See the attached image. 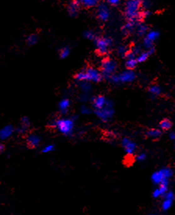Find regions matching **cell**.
<instances>
[{
	"label": "cell",
	"instance_id": "obj_40",
	"mask_svg": "<svg viewBox=\"0 0 175 215\" xmlns=\"http://www.w3.org/2000/svg\"><path fill=\"white\" fill-rule=\"evenodd\" d=\"M75 1H77V0H75Z\"/></svg>",
	"mask_w": 175,
	"mask_h": 215
},
{
	"label": "cell",
	"instance_id": "obj_4",
	"mask_svg": "<svg viewBox=\"0 0 175 215\" xmlns=\"http://www.w3.org/2000/svg\"><path fill=\"white\" fill-rule=\"evenodd\" d=\"M173 170L171 168L165 167L162 168L157 171H154L151 176V181L155 185H159L164 182H169V179L172 177Z\"/></svg>",
	"mask_w": 175,
	"mask_h": 215
},
{
	"label": "cell",
	"instance_id": "obj_35",
	"mask_svg": "<svg viewBox=\"0 0 175 215\" xmlns=\"http://www.w3.org/2000/svg\"><path fill=\"white\" fill-rule=\"evenodd\" d=\"M21 125L28 128V127L29 126V125H30L29 119H28V117H26V116H25V117L22 118L21 119Z\"/></svg>",
	"mask_w": 175,
	"mask_h": 215
},
{
	"label": "cell",
	"instance_id": "obj_24",
	"mask_svg": "<svg viewBox=\"0 0 175 215\" xmlns=\"http://www.w3.org/2000/svg\"><path fill=\"white\" fill-rule=\"evenodd\" d=\"M134 28H135V22L128 21V23L122 28V31L124 34H128L134 31Z\"/></svg>",
	"mask_w": 175,
	"mask_h": 215
},
{
	"label": "cell",
	"instance_id": "obj_33",
	"mask_svg": "<svg viewBox=\"0 0 175 215\" xmlns=\"http://www.w3.org/2000/svg\"><path fill=\"white\" fill-rule=\"evenodd\" d=\"M91 108H88V106L85 105H81V114H83V115H89L90 113H91Z\"/></svg>",
	"mask_w": 175,
	"mask_h": 215
},
{
	"label": "cell",
	"instance_id": "obj_34",
	"mask_svg": "<svg viewBox=\"0 0 175 215\" xmlns=\"http://www.w3.org/2000/svg\"><path fill=\"white\" fill-rule=\"evenodd\" d=\"M54 148H55V146H54V145L49 144L45 146L41 151H42V153H49V152H51V151H54Z\"/></svg>",
	"mask_w": 175,
	"mask_h": 215
},
{
	"label": "cell",
	"instance_id": "obj_12",
	"mask_svg": "<svg viewBox=\"0 0 175 215\" xmlns=\"http://www.w3.org/2000/svg\"><path fill=\"white\" fill-rule=\"evenodd\" d=\"M107 98L103 95H98V96H95L91 98V105L92 107L96 109H101L103 107H105L106 104L107 102Z\"/></svg>",
	"mask_w": 175,
	"mask_h": 215
},
{
	"label": "cell",
	"instance_id": "obj_9",
	"mask_svg": "<svg viewBox=\"0 0 175 215\" xmlns=\"http://www.w3.org/2000/svg\"><path fill=\"white\" fill-rule=\"evenodd\" d=\"M121 144L124 150L125 153L128 155H133L135 153L136 149H137V145L133 141H131L130 138L124 137L122 139Z\"/></svg>",
	"mask_w": 175,
	"mask_h": 215
},
{
	"label": "cell",
	"instance_id": "obj_27",
	"mask_svg": "<svg viewBox=\"0 0 175 215\" xmlns=\"http://www.w3.org/2000/svg\"><path fill=\"white\" fill-rule=\"evenodd\" d=\"M80 3L85 7L90 8L96 6L99 3V0H80Z\"/></svg>",
	"mask_w": 175,
	"mask_h": 215
},
{
	"label": "cell",
	"instance_id": "obj_39",
	"mask_svg": "<svg viewBox=\"0 0 175 215\" xmlns=\"http://www.w3.org/2000/svg\"><path fill=\"white\" fill-rule=\"evenodd\" d=\"M173 142H174V146H175V140H174V141H173Z\"/></svg>",
	"mask_w": 175,
	"mask_h": 215
},
{
	"label": "cell",
	"instance_id": "obj_13",
	"mask_svg": "<svg viewBox=\"0 0 175 215\" xmlns=\"http://www.w3.org/2000/svg\"><path fill=\"white\" fill-rule=\"evenodd\" d=\"M14 132V128L13 125H8L3 127L0 130V140H6L12 136V134Z\"/></svg>",
	"mask_w": 175,
	"mask_h": 215
},
{
	"label": "cell",
	"instance_id": "obj_10",
	"mask_svg": "<svg viewBox=\"0 0 175 215\" xmlns=\"http://www.w3.org/2000/svg\"><path fill=\"white\" fill-rule=\"evenodd\" d=\"M168 185H169V182H164L160 184L157 185V187H156L153 189L152 192V197L155 199H159L163 197V196L166 194V192L168 191Z\"/></svg>",
	"mask_w": 175,
	"mask_h": 215
},
{
	"label": "cell",
	"instance_id": "obj_30",
	"mask_svg": "<svg viewBox=\"0 0 175 215\" xmlns=\"http://www.w3.org/2000/svg\"><path fill=\"white\" fill-rule=\"evenodd\" d=\"M128 51L129 50H128V48H127L126 46L120 45V46H119L118 49H117V53H118V55H120V56L125 57Z\"/></svg>",
	"mask_w": 175,
	"mask_h": 215
},
{
	"label": "cell",
	"instance_id": "obj_36",
	"mask_svg": "<svg viewBox=\"0 0 175 215\" xmlns=\"http://www.w3.org/2000/svg\"><path fill=\"white\" fill-rule=\"evenodd\" d=\"M88 98H89V97H88V94L83 93L82 95H81V101H87Z\"/></svg>",
	"mask_w": 175,
	"mask_h": 215
},
{
	"label": "cell",
	"instance_id": "obj_11",
	"mask_svg": "<svg viewBox=\"0 0 175 215\" xmlns=\"http://www.w3.org/2000/svg\"><path fill=\"white\" fill-rule=\"evenodd\" d=\"M97 16L98 18L101 20V21H107L110 18V12L109 8L107 7V5L101 4L99 5L97 9Z\"/></svg>",
	"mask_w": 175,
	"mask_h": 215
},
{
	"label": "cell",
	"instance_id": "obj_7",
	"mask_svg": "<svg viewBox=\"0 0 175 215\" xmlns=\"http://www.w3.org/2000/svg\"><path fill=\"white\" fill-rule=\"evenodd\" d=\"M54 125L61 133L66 136H70L73 132L74 121L72 119H59L55 121Z\"/></svg>",
	"mask_w": 175,
	"mask_h": 215
},
{
	"label": "cell",
	"instance_id": "obj_37",
	"mask_svg": "<svg viewBox=\"0 0 175 215\" xmlns=\"http://www.w3.org/2000/svg\"><path fill=\"white\" fill-rule=\"evenodd\" d=\"M107 2L110 5H112V6H117V5H118L120 3V0H107Z\"/></svg>",
	"mask_w": 175,
	"mask_h": 215
},
{
	"label": "cell",
	"instance_id": "obj_15",
	"mask_svg": "<svg viewBox=\"0 0 175 215\" xmlns=\"http://www.w3.org/2000/svg\"><path fill=\"white\" fill-rule=\"evenodd\" d=\"M40 141H41V138L39 136L36 134H30L28 136V139H27V143L28 145L30 147H36L39 145Z\"/></svg>",
	"mask_w": 175,
	"mask_h": 215
},
{
	"label": "cell",
	"instance_id": "obj_38",
	"mask_svg": "<svg viewBox=\"0 0 175 215\" xmlns=\"http://www.w3.org/2000/svg\"><path fill=\"white\" fill-rule=\"evenodd\" d=\"M3 150H4V146H3V145H2V144H0V154L3 152Z\"/></svg>",
	"mask_w": 175,
	"mask_h": 215
},
{
	"label": "cell",
	"instance_id": "obj_21",
	"mask_svg": "<svg viewBox=\"0 0 175 215\" xmlns=\"http://www.w3.org/2000/svg\"><path fill=\"white\" fill-rule=\"evenodd\" d=\"M78 85H79L80 88L82 90L83 93L89 94L91 90V85L89 81H79Z\"/></svg>",
	"mask_w": 175,
	"mask_h": 215
},
{
	"label": "cell",
	"instance_id": "obj_31",
	"mask_svg": "<svg viewBox=\"0 0 175 215\" xmlns=\"http://www.w3.org/2000/svg\"><path fill=\"white\" fill-rule=\"evenodd\" d=\"M84 36L86 39L90 40V41H95L96 38V34H95L92 31H85L84 34Z\"/></svg>",
	"mask_w": 175,
	"mask_h": 215
},
{
	"label": "cell",
	"instance_id": "obj_26",
	"mask_svg": "<svg viewBox=\"0 0 175 215\" xmlns=\"http://www.w3.org/2000/svg\"><path fill=\"white\" fill-rule=\"evenodd\" d=\"M136 31H137L138 35L142 37V36H145V34H147L148 31V28L146 27V25L143 24V23H139L138 24L137 28H136Z\"/></svg>",
	"mask_w": 175,
	"mask_h": 215
},
{
	"label": "cell",
	"instance_id": "obj_23",
	"mask_svg": "<svg viewBox=\"0 0 175 215\" xmlns=\"http://www.w3.org/2000/svg\"><path fill=\"white\" fill-rule=\"evenodd\" d=\"M159 37H160V34H159L158 31H154V30H151V31H148L147 34H145V38L152 41V42H155V41L158 39Z\"/></svg>",
	"mask_w": 175,
	"mask_h": 215
},
{
	"label": "cell",
	"instance_id": "obj_17",
	"mask_svg": "<svg viewBox=\"0 0 175 215\" xmlns=\"http://www.w3.org/2000/svg\"><path fill=\"white\" fill-rule=\"evenodd\" d=\"M148 91H149V95L152 97H157L159 95H160L162 94V89L157 84H152L149 87L148 89Z\"/></svg>",
	"mask_w": 175,
	"mask_h": 215
},
{
	"label": "cell",
	"instance_id": "obj_22",
	"mask_svg": "<svg viewBox=\"0 0 175 215\" xmlns=\"http://www.w3.org/2000/svg\"><path fill=\"white\" fill-rule=\"evenodd\" d=\"M172 127V122L169 119H163L159 124V128L163 131H167Z\"/></svg>",
	"mask_w": 175,
	"mask_h": 215
},
{
	"label": "cell",
	"instance_id": "obj_28",
	"mask_svg": "<svg viewBox=\"0 0 175 215\" xmlns=\"http://www.w3.org/2000/svg\"><path fill=\"white\" fill-rule=\"evenodd\" d=\"M70 49L69 47H63L59 51V57L61 59H66L70 55Z\"/></svg>",
	"mask_w": 175,
	"mask_h": 215
},
{
	"label": "cell",
	"instance_id": "obj_29",
	"mask_svg": "<svg viewBox=\"0 0 175 215\" xmlns=\"http://www.w3.org/2000/svg\"><path fill=\"white\" fill-rule=\"evenodd\" d=\"M38 41V36L36 34H30L27 38V43L28 45H34Z\"/></svg>",
	"mask_w": 175,
	"mask_h": 215
},
{
	"label": "cell",
	"instance_id": "obj_25",
	"mask_svg": "<svg viewBox=\"0 0 175 215\" xmlns=\"http://www.w3.org/2000/svg\"><path fill=\"white\" fill-rule=\"evenodd\" d=\"M70 107V101L67 98H64L59 102V108L62 113H66Z\"/></svg>",
	"mask_w": 175,
	"mask_h": 215
},
{
	"label": "cell",
	"instance_id": "obj_6",
	"mask_svg": "<svg viewBox=\"0 0 175 215\" xmlns=\"http://www.w3.org/2000/svg\"><path fill=\"white\" fill-rule=\"evenodd\" d=\"M95 114L102 122H108L113 118V115H114L113 102L111 100H107L105 107L101 108V109L95 110Z\"/></svg>",
	"mask_w": 175,
	"mask_h": 215
},
{
	"label": "cell",
	"instance_id": "obj_5",
	"mask_svg": "<svg viewBox=\"0 0 175 215\" xmlns=\"http://www.w3.org/2000/svg\"><path fill=\"white\" fill-rule=\"evenodd\" d=\"M100 71L102 76L106 79H110L113 75L116 73L117 69V63L115 60L112 59H104L101 63Z\"/></svg>",
	"mask_w": 175,
	"mask_h": 215
},
{
	"label": "cell",
	"instance_id": "obj_1",
	"mask_svg": "<svg viewBox=\"0 0 175 215\" xmlns=\"http://www.w3.org/2000/svg\"><path fill=\"white\" fill-rule=\"evenodd\" d=\"M142 0H127L124 6V15L128 21L136 22L142 19Z\"/></svg>",
	"mask_w": 175,
	"mask_h": 215
},
{
	"label": "cell",
	"instance_id": "obj_32",
	"mask_svg": "<svg viewBox=\"0 0 175 215\" xmlns=\"http://www.w3.org/2000/svg\"><path fill=\"white\" fill-rule=\"evenodd\" d=\"M145 159H146V154H145V153L141 152V153H139V154L136 155V160H137L139 162L145 161Z\"/></svg>",
	"mask_w": 175,
	"mask_h": 215
},
{
	"label": "cell",
	"instance_id": "obj_16",
	"mask_svg": "<svg viewBox=\"0 0 175 215\" xmlns=\"http://www.w3.org/2000/svg\"><path fill=\"white\" fill-rule=\"evenodd\" d=\"M162 135V130L160 128H152L148 130L146 132V136L148 137L151 138V139H158Z\"/></svg>",
	"mask_w": 175,
	"mask_h": 215
},
{
	"label": "cell",
	"instance_id": "obj_3",
	"mask_svg": "<svg viewBox=\"0 0 175 215\" xmlns=\"http://www.w3.org/2000/svg\"><path fill=\"white\" fill-rule=\"evenodd\" d=\"M136 79V73L133 69L123 70L119 73H115L110 78V80L112 83L116 84H129L133 82Z\"/></svg>",
	"mask_w": 175,
	"mask_h": 215
},
{
	"label": "cell",
	"instance_id": "obj_19",
	"mask_svg": "<svg viewBox=\"0 0 175 215\" xmlns=\"http://www.w3.org/2000/svg\"><path fill=\"white\" fill-rule=\"evenodd\" d=\"M139 64L136 57H131V58H126V61H125V67L128 69H133L134 70V68L137 66Z\"/></svg>",
	"mask_w": 175,
	"mask_h": 215
},
{
	"label": "cell",
	"instance_id": "obj_18",
	"mask_svg": "<svg viewBox=\"0 0 175 215\" xmlns=\"http://www.w3.org/2000/svg\"><path fill=\"white\" fill-rule=\"evenodd\" d=\"M79 3H78V1H73L68 6V13H70V16L72 17H75V16L78 14V10H79Z\"/></svg>",
	"mask_w": 175,
	"mask_h": 215
},
{
	"label": "cell",
	"instance_id": "obj_8",
	"mask_svg": "<svg viewBox=\"0 0 175 215\" xmlns=\"http://www.w3.org/2000/svg\"><path fill=\"white\" fill-rule=\"evenodd\" d=\"M96 49L100 55H107L112 45V40L109 38H96L95 40Z\"/></svg>",
	"mask_w": 175,
	"mask_h": 215
},
{
	"label": "cell",
	"instance_id": "obj_20",
	"mask_svg": "<svg viewBox=\"0 0 175 215\" xmlns=\"http://www.w3.org/2000/svg\"><path fill=\"white\" fill-rule=\"evenodd\" d=\"M174 200L173 199L170 198H166V197H163V200L162 202L161 208L163 211H167L172 207L173 203H174Z\"/></svg>",
	"mask_w": 175,
	"mask_h": 215
},
{
	"label": "cell",
	"instance_id": "obj_14",
	"mask_svg": "<svg viewBox=\"0 0 175 215\" xmlns=\"http://www.w3.org/2000/svg\"><path fill=\"white\" fill-rule=\"evenodd\" d=\"M154 52V49H150V50H145L144 52H141L139 55L136 56V59H137L138 63H145L148 60L150 55H152Z\"/></svg>",
	"mask_w": 175,
	"mask_h": 215
},
{
	"label": "cell",
	"instance_id": "obj_2",
	"mask_svg": "<svg viewBox=\"0 0 175 215\" xmlns=\"http://www.w3.org/2000/svg\"><path fill=\"white\" fill-rule=\"evenodd\" d=\"M102 73L100 70L93 67L87 68L85 70H81L77 73L74 76V79L77 81H89V82L98 83L102 79Z\"/></svg>",
	"mask_w": 175,
	"mask_h": 215
}]
</instances>
